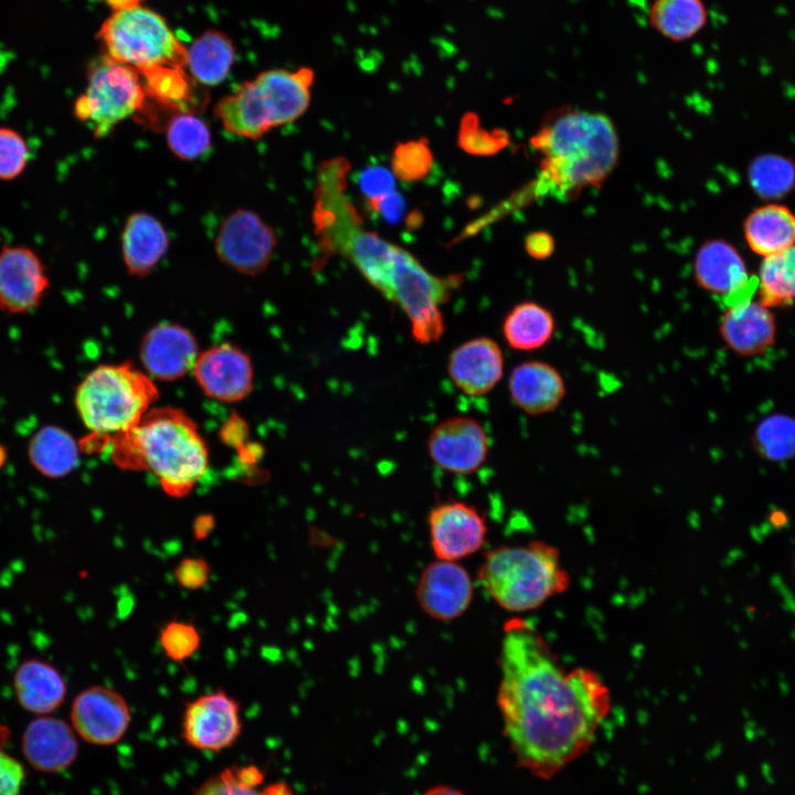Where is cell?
Listing matches in <instances>:
<instances>
[{
	"instance_id": "6",
	"label": "cell",
	"mask_w": 795,
	"mask_h": 795,
	"mask_svg": "<svg viewBox=\"0 0 795 795\" xmlns=\"http://www.w3.org/2000/svg\"><path fill=\"white\" fill-rule=\"evenodd\" d=\"M314 81L315 71L309 66L263 71L222 97L214 115L227 132L258 139L307 110Z\"/></svg>"
},
{
	"instance_id": "21",
	"label": "cell",
	"mask_w": 795,
	"mask_h": 795,
	"mask_svg": "<svg viewBox=\"0 0 795 795\" xmlns=\"http://www.w3.org/2000/svg\"><path fill=\"white\" fill-rule=\"evenodd\" d=\"M198 343L193 335L176 324H160L151 328L140 346V359L150 375L162 381L182 378L193 369Z\"/></svg>"
},
{
	"instance_id": "13",
	"label": "cell",
	"mask_w": 795,
	"mask_h": 795,
	"mask_svg": "<svg viewBox=\"0 0 795 795\" xmlns=\"http://www.w3.org/2000/svg\"><path fill=\"white\" fill-rule=\"evenodd\" d=\"M242 731L239 702L218 689L186 706L182 733L186 742L203 751H221L234 744Z\"/></svg>"
},
{
	"instance_id": "31",
	"label": "cell",
	"mask_w": 795,
	"mask_h": 795,
	"mask_svg": "<svg viewBox=\"0 0 795 795\" xmlns=\"http://www.w3.org/2000/svg\"><path fill=\"white\" fill-rule=\"evenodd\" d=\"M648 20L650 26L664 38L682 42L706 26L708 11L702 0H654Z\"/></svg>"
},
{
	"instance_id": "49",
	"label": "cell",
	"mask_w": 795,
	"mask_h": 795,
	"mask_svg": "<svg viewBox=\"0 0 795 795\" xmlns=\"http://www.w3.org/2000/svg\"><path fill=\"white\" fill-rule=\"evenodd\" d=\"M113 12L141 6L142 0H105Z\"/></svg>"
},
{
	"instance_id": "19",
	"label": "cell",
	"mask_w": 795,
	"mask_h": 795,
	"mask_svg": "<svg viewBox=\"0 0 795 795\" xmlns=\"http://www.w3.org/2000/svg\"><path fill=\"white\" fill-rule=\"evenodd\" d=\"M192 370L203 393L221 402L241 401L253 388L251 359L230 343L200 353Z\"/></svg>"
},
{
	"instance_id": "37",
	"label": "cell",
	"mask_w": 795,
	"mask_h": 795,
	"mask_svg": "<svg viewBox=\"0 0 795 795\" xmlns=\"http://www.w3.org/2000/svg\"><path fill=\"white\" fill-rule=\"evenodd\" d=\"M749 180L760 197L782 198L795 184V163L792 159L780 155H762L751 162Z\"/></svg>"
},
{
	"instance_id": "27",
	"label": "cell",
	"mask_w": 795,
	"mask_h": 795,
	"mask_svg": "<svg viewBox=\"0 0 795 795\" xmlns=\"http://www.w3.org/2000/svg\"><path fill=\"white\" fill-rule=\"evenodd\" d=\"M80 444L55 424L41 426L29 439L26 456L42 476L59 479L70 475L80 463Z\"/></svg>"
},
{
	"instance_id": "7",
	"label": "cell",
	"mask_w": 795,
	"mask_h": 795,
	"mask_svg": "<svg viewBox=\"0 0 795 795\" xmlns=\"http://www.w3.org/2000/svg\"><path fill=\"white\" fill-rule=\"evenodd\" d=\"M158 396L153 381L131 363L100 364L77 385L74 404L92 435L112 438L136 425Z\"/></svg>"
},
{
	"instance_id": "2",
	"label": "cell",
	"mask_w": 795,
	"mask_h": 795,
	"mask_svg": "<svg viewBox=\"0 0 795 795\" xmlns=\"http://www.w3.org/2000/svg\"><path fill=\"white\" fill-rule=\"evenodd\" d=\"M530 144L552 193L573 199L602 186L618 162L619 141L611 119L600 113L561 107L541 123Z\"/></svg>"
},
{
	"instance_id": "47",
	"label": "cell",
	"mask_w": 795,
	"mask_h": 795,
	"mask_svg": "<svg viewBox=\"0 0 795 795\" xmlns=\"http://www.w3.org/2000/svg\"><path fill=\"white\" fill-rule=\"evenodd\" d=\"M214 528V519L211 515L199 516L193 523V536L197 540L205 539Z\"/></svg>"
},
{
	"instance_id": "51",
	"label": "cell",
	"mask_w": 795,
	"mask_h": 795,
	"mask_svg": "<svg viewBox=\"0 0 795 795\" xmlns=\"http://www.w3.org/2000/svg\"><path fill=\"white\" fill-rule=\"evenodd\" d=\"M7 458H8L7 448L0 443V469L6 464Z\"/></svg>"
},
{
	"instance_id": "5",
	"label": "cell",
	"mask_w": 795,
	"mask_h": 795,
	"mask_svg": "<svg viewBox=\"0 0 795 795\" xmlns=\"http://www.w3.org/2000/svg\"><path fill=\"white\" fill-rule=\"evenodd\" d=\"M478 581L501 608L511 613L540 607L564 593L571 582L558 548L538 540L489 550Z\"/></svg>"
},
{
	"instance_id": "10",
	"label": "cell",
	"mask_w": 795,
	"mask_h": 795,
	"mask_svg": "<svg viewBox=\"0 0 795 795\" xmlns=\"http://www.w3.org/2000/svg\"><path fill=\"white\" fill-rule=\"evenodd\" d=\"M462 282L459 275H433L411 253L398 246L389 300L403 309L417 343L428 344L441 339L445 331L441 306Z\"/></svg>"
},
{
	"instance_id": "18",
	"label": "cell",
	"mask_w": 795,
	"mask_h": 795,
	"mask_svg": "<svg viewBox=\"0 0 795 795\" xmlns=\"http://www.w3.org/2000/svg\"><path fill=\"white\" fill-rule=\"evenodd\" d=\"M473 595L474 582L469 572L457 562L438 559L423 570L415 589L422 611L442 622L463 615Z\"/></svg>"
},
{
	"instance_id": "23",
	"label": "cell",
	"mask_w": 795,
	"mask_h": 795,
	"mask_svg": "<svg viewBox=\"0 0 795 795\" xmlns=\"http://www.w3.org/2000/svg\"><path fill=\"white\" fill-rule=\"evenodd\" d=\"M719 332L727 347L736 354L759 356L775 342V317L770 308L748 299L727 307Z\"/></svg>"
},
{
	"instance_id": "45",
	"label": "cell",
	"mask_w": 795,
	"mask_h": 795,
	"mask_svg": "<svg viewBox=\"0 0 795 795\" xmlns=\"http://www.w3.org/2000/svg\"><path fill=\"white\" fill-rule=\"evenodd\" d=\"M368 203L371 210L378 212L388 222H398L403 215L404 199L396 191L368 200Z\"/></svg>"
},
{
	"instance_id": "38",
	"label": "cell",
	"mask_w": 795,
	"mask_h": 795,
	"mask_svg": "<svg viewBox=\"0 0 795 795\" xmlns=\"http://www.w3.org/2000/svg\"><path fill=\"white\" fill-rule=\"evenodd\" d=\"M433 161V152L426 139L399 142L392 153L391 171L400 180L418 181L428 174Z\"/></svg>"
},
{
	"instance_id": "3",
	"label": "cell",
	"mask_w": 795,
	"mask_h": 795,
	"mask_svg": "<svg viewBox=\"0 0 795 795\" xmlns=\"http://www.w3.org/2000/svg\"><path fill=\"white\" fill-rule=\"evenodd\" d=\"M110 439L117 466L151 471L171 497L188 496L208 469L205 442L181 409H150L130 430Z\"/></svg>"
},
{
	"instance_id": "33",
	"label": "cell",
	"mask_w": 795,
	"mask_h": 795,
	"mask_svg": "<svg viewBox=\"0 0 795 795\" xmlns=\"http://www.w3.org/2000/svg\"><path fill=\"white\" fill-rule=\"evenodd\" d=\"M759 303L767 308L788 307L795 301V244L763 257L759 268Z\"/></svg>"
},
{
	"instance_id": "24",
	"label": "cell",
	"mask_w": 795,
	"mask_h": 795,
	"mask_svg": "<svg viewBox=\"0 0 795 795\" xmlns=\"http://www.w3.org/2000/svg\"><path fill=\"white\" fill-rule=\"evenodd\" d=\"M22 752L34 768L54 773L73 764L78 753V744L73 729L65 721L41 716L25 728Z\"/></svg>"
},
{
	"instance_id": "22",
	"label": "cell",
	"mask_w": 795,
	"mask_h": 795,
	"mask_svg": "<svg viewBox=\"0 0 795 795\" xmlns=\"http://www.w3.org/2000/svg\"><path fill=\"white\" fill-rule=\"evenodd\" d=\"M512 403L532 416L555 411L566 394L561 372L542 360H528L517 364L508 379Z\"/></svg>"
},
{
	"instance_id": "29",
	"label": "cell",
	"mask_w": 795,
	"mask_h": 795,
	"mask_svg": "<svg viewBox=\"0 0 795 795\" xmlns=\"http://www.w3.org/2000/svg\"><path fill=\"white\" fill-rule=\"evenodd\" d=\"M236 50L231 38L210 29L187 47V66L192 80L204 86L223 83L235 63Z\"/></svg>"
},
{
	"instance_id": "28",
	"label": "cell",
	"mask_w": 795,
	"mask_h": 795,
	"mask_svg": "<svg viewBox=\"0 0 795 795\" xmlns=\"http://www.w3.org/2000/svg\"><path fill=\"white\" fill-rule=\"evenodd\" d=\"M743 234L750 250L766 257L795 244V214L782 204L767 203L744 220Z\"/></svg>"
},
{
	"instance_id": "9",
	"label": "cell",
	"mask_w": 795,
	"mask_h": 795,
	"mask_svg": "<svg viewBox=\"0 0 795 795\" xmlns=\"http://www.w3.org/2000/svg\"><path fill=\"white\" fill-rule=\"evenodd\" d=\"M146 100L139 73L103 54L88 65L86 86L74 100L73 115L95 138H103L140 112Z\"/></svg>"
},
{
	"instance_id": "50",
	"label": "cell",
	"mask_w": 795,
	"mask_h": 795,
	"mask_svg": "<svg viewBox=\"0 0 795 795\" xmlns=\"http://www.w3.org/2000/svg\"><path fill=\"white\" fill-rule=\"evenodd\" d=\"M770 521H771V523H772L775 528H782V527H784V526L786 524V522H787V517H786V515L784 513V511H778V510H777V511H774V512L771 515Z\"/></svg>"
},
{
	"instance_id": "44",
	"label": "cell",
	"mask_w": 795,
	"mask_h": 795,
	"mask_svg": "<svg viewBox=\"0 0 795 795\" xmlns=\"http://www.w3.org/2000/svg\"><path fill=\"white\" fill-rule=\"evenodd\" d=\"M359 184L368 200L381 198L395 191L394 174L383 167L364 169L360 174Z\"/></svg>"
},
{
	"instance_id": "46",
	"label": "cell",
	"mask_w": 795,
	"mask_h": 795,
	"mask_svg": "<svg viewBox=\"0 0 795 795\" xmlns=\"http://www.w3.org/2000/svg\"><path fill=\"white\" fill-rule=\"evenodd\" d=\"M526 248L532 257H547L553 250V241L547 233L536 232L527 239Z\"/></svg>"
},
{
	"instance_id": "36",
	"label": "cell",
	"mask_w": 795,
	"mask_h": 795,
	"mask_svg": "<svg viewBox=\"0 0 795 795\" xmlns=\"http://www.w3.org/2000/svg\"><path fill=\"white\" fill-rule=\"evenodd\" d=\"M752 447L766 460L785 462L795 457V417L788 414H771L755 426L751 436Z\"/></svg>"
},
{
	"instance_id": "17",
	"label": "cell",
	"mask_w": 795,
	"mask_h": 795,
	"mask_svg": "<svg viewBox=\"0 0 795 795\" xmlns=\"http://www.w3.org/2000/svg\"><path fill=\"white\" fill-rule=\"evenodd\" d=\"M693 275L702 289L720 296L727 307L750 299L757 285L739 251L721 239L708 240L699 247Z\"/></svg>"
},
{
	"instance_id": "20",
	"label": "cell",
	"mask_w": 795,
	"mask_h": 795,
	"mask_svg": "<svg viewBox=\"0 0 795 795\" xmlns=\"http://www.w3.org/2000/svg\"><path fill=\"white\" fill-rule=\"evenodd\" d=\"M504 370L502 350L488 337L474 338L459 344L451 352L447 361L451 380L470 396L489 393L500 382Z\"/></svg>"
},
{
	"instance_id": "35",
	"label": "cell",
	"mask_w": 795,
	"mask_h": 795,
	"mask_svg": "<svg viewBox=\"0 0 795 795\" xmlns=\"http://www.w3.org/2000/svg\"><path fill=\"white\" fill-rule=\"evenodd\" d=\"M166 141L169 150L183 161H194L211 148L208 124L194 113H176L168 121Z\"/></svg>"
},
{
	"instance_id": "41",
	"label": "cell",
	"mask_w": 795,
	"mask_h": 795,
	"mask_svg": "<svg viewBox=\"0 0 795 795\" xmlns=\"http://www.w3.org/2000/svg\"><path fill=\"white\" fill-rule=\"evenodd\" d=\"M507 142L502 131H488L480 127L478 116L467 113L463 116L458 130V145L471 155H491Z\"/></svg>"
},
{
	"instance_id": "42",
	"label": "cell",
	"mask_w": 795,
	"mask_h": 795,
	"mask_svg": "<svg viewBox=\"0 0 795 795\" xmlns=\"http://www.w3.org/2000/svg\"><path fill=\"white\" fill-rule=\"evenodd\" d=\"M10 729L0 723V795H19L25 772L21 763L3 752Z\"/></svg>"
},
{
	"instance_id": "40",
	"label": "cell",
	"mask_w": 795,
	"mask_h": 795,
	"mask_svg": "<svg viewBox=\"0 0 795 795\" xmlns=\"http://www.w3.org/2000/svg\"><path fill=\"white\" fill-rule=\"evenodd\" d=\"M31 158L24 136L9 126H0V181L11 182L23 174Z\"/></svg>"
},
{
	"instance_id": "26",
	"label": "cell",
	"mask_w": 795,
	"mask_h": 795,
	"mask_svg": "<svg viewBox=\"0 0 795 795\" xmlns=\"http://www.w3.org/2000/svg\"><path fill=\"white\" fill-rule=\"evenodd\" d=\"M12 686L18 703L40 716L56 710L64 702L67 691L60 670L51 662L34 657L19 664Z\"/></svg>"
},
{
	"instance_id": "32",
	"label": "cell",
	"mask_w": 795,
	"mask_h": 795,
	"mask_svg": "<svg viewBox=\"0 0 795 795\" xmlns=\"http://www.w3.org/2000/svg\"><path fill=\"white\" fill-rule=\"evenodd\" d=\"M147 97L176 113H194V81L184 67L160 65L139 72Z\"/></svg>"
},
{
	"instance_id": "30",
	"label": "cell",
	"mask_w": 795,
	"mask_h": 795,
	"mask_svg": "<svg viewBox=\"0 0 795 795\" xmlns=\"http://www.w3.org/2000/svg\"><path fill=\"white\" fill-rule=\"evenodd\" d=\"M555 318L543 305L527 300L515 305L502 321L506 343L517 351H534L547 346L555 332Z\"/></svg>"
},
{
	"instance_id": "4",
	"label": "cell",
	"mask_w": 795,
	"mask_h": 795,
	"mask_svg": "<svg viewBox=\"0 0 795 795\" xmlns=\"http://www.w3.org/2000/svg\"><path fill=\"white\" fill-rule=\"evenodd\" d=\"M349 170V161L341 157L319 166L311 214L314 232L324 257L347 258L388 299L398 246L363 226L346 193Z\"/></svg>"
},
{
	"instance_id": "43",
	"label": "cell",
	"mask_w": 795,
	"mask_h": 795,
	"mask_svg": "<svg viewBox=\"0 0 795 795\" xmlns=\"http://www.w3.org/2000/svg\"><path fill=\"white\" fill-rule=\"evenodd\" d=\"M210 573V564L202 556H186L173 570L177 583L190 591L203 587L209 581Z\"/></svg>"
},
{
	"instance_id": "16",
	"label": "cell",
	"mask_w": 795,
	"mask_h": 795,
	"mask_svg": "<svg viewBox=\"0 0 795 795\" xmlns=\"http://www.w3.org/2000/svg\"><path fill=\"white\" fill-rule=\"evenodd\" d=\"M427 449L441 469L453 474H471L487 459L489 438L484 426L468 416L444 420L431 432Z\"/></svg>"
},
{
	"instance_id": "34",
	"label": "cell",
	"mask_w": 795,
	"mask_h": 795,
	"mask_svg": "<svg viewBox=\"0 0 795 795\" xmlns=\"http://www.w3.org/2000/svg\"><path fill=\"white\" fill-rule=\"evenodd\" d=\"M194 795H294L283 783L264 784L263 772L254 765L229 767L208 780Z\"/></svg>"
},
{
	"instance_id": "8",
	"label": "cell",
	"mask_w": 795,
	"mask_h": 795,
	"mask_svg": "<svg viewBox=\"0 0 795 795\" xmlns=\"http://www.w3.org/2000/svg\"><path fill=\"white\" fill-rule=\"evenodd\" d=\"M96 35L104 55L138 73L160 65L187 66V46L165 17L144 6L112 12Z\"/></svg>"
},
{
	"instance_id": "25",
	"label": "cell",
	"mask_w": 795,
	"mask_h": 795,
	"mask_svg": "<svg viewBox=\"0 0 795 795\" xmlns=\"http://www.w3.org/2000/svg\"><path fill=\"white\" fill-rule=\"evenodd\" d=\"M120 242L128 273L140 278L155 269L169 247V236L163 224L155 215L142 211L127 218Z\"/></svg>"
},
{
	"instance_id": "14",
	"label": "cell",
	"mask_w": 795,
	"mask_h": 795,
	"mask_svg": "<svg viewBox=\"0 0 795 795\" xmlns=\"http://www.w3.org/2000/svg\"><path fill=\"white\" fill-rule=\"evenodd\" d=\"M427 526L436 559L454 562L479 551L488 531L479 510L462 501H445L433 507Z\"/></svg>"
},
{
	"instance_id": "1",
	"label": "cell",
	"mask_w": 795,
	"mask_h": 795,
	"mask_svg": "<svg viewBox=\"0 0 795 795\" xmlns=\"http://www.w3.org/2000/svg\"><path fill=\"white\" fill-rule=\"evenodd\" d=\"M499 666L497 704L517 765L550 780L589 751L610 713V688L590 668H564L520 618L504 627Z\"/></svg>"
},
{
	"instance_id": "15",
	"label": "cell",
	"mask_w": 795,
	"mask_h": 795,
	"mask_svg": "<svg viewBox=\"0 0 795 795\" xmlns=\"http://www.w3.org/2000/svg\"><path fill=\"white\" fill-rule=\"evenodd\" d=\"M130 719V709L123 695L103 685L82 690L71 708L73 729L83 740L96 745L118 742Z\"/></svg>"
},
{
	"instance_id": "11",
	"label": "cell",
	"mask_w": 795,
	"mask_h": 795,
	"mask_svg": "<svg viewBox=\"0 0 795 795\" xmlns=\"http://www.w3.org/2000/svg\"><path fill=\"white\" fill-rule=\"evenodd\" d=\"M276 245L274 229L248 209L230 213L214 239V252L221 263L247 276H256L268 266Z\"/></svg>"
},
{
	"instance_id": "12",
	"label": "cell",
	"mask_w": 795,
	"mask_h": 795,
	"mask_svg": "<svg viewBox=\"0 0 795 795\" xmlns=\"http://www.w3.org/2000/svg\"><path fill=\"white\" fill-rule=\"evenodd\" d=\"M50 285L46 266L36 251L24 244L0 247V311L7 315L34 311Z\"/></svg>"
},
{
	"instance_id": "48",
	"label": "cell",
	"mask_w": 795,
	"mask_h": 795,
	"mask_svg": "<svg viewBox=\"0 0 795 795\" xmlns=\"http://www.w3.org/2000/svg\"><path fill=\"white\" fill-rule=\"evenodd\" d=\"M417 795H466L463 791L448 785H434Z\"/></svg>"
},
{
	"instance_id": "39",
	"label": "cell",
	"mask_w": 795,
	"mask_h": 795,
	"mask_svg": "<svg viewBox=\"0 0 795 795\" xmlns=\"http://www.w3.org/2000/svg\"><path fill=\"white\" fill-rule=\"evenodd\" d=\"M159 644L169 659L181 664L198 651L201 636L194 624L172 619L160 628Z\"/></svg>"
}]
</instances>
